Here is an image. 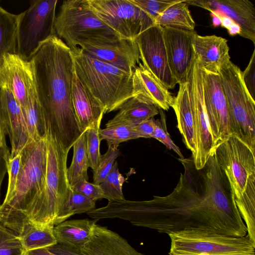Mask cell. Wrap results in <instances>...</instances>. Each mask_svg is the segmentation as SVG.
<instances>
[{
  "label": "cell",
  "mask_w": 255,
  "mask_h": 255,
  "mask_svg": "<svg viewBox=\"0 0 255 255\" xmlns=\"http://www.w3.org/2000/svg\"><path fill=\"white\" fill-rule=\"evenodd\" d=\"M141 255H143V254H141Z\"/></svg>",
  "instance_id": "obj_48"
},
{
  "label": "cell",
  "mask_w": 255,
  "mask_h": 255,
  "mask_svg": "<svg viewBox=\"0 0 255 255\" xmlns=\"http://www.w3.org/2000/svg\"><path fill=\"white\" fill-rule=\"evenodd\" d=\"M154 24L189 31H194L195 27L186 0H180L168 7L156 18Z\"/></svg>",
  "instance_id": "obj_28"
},
{
  "label": "cell",
  "mask_w": 255,
  "mask_h": 255,
  "mask_svg": "<svg viewBox=\"0 0 255 255\" xmlns=\"http://www.w3.org/2000/svg\"><path fill=\"white\" fill-rule=\"evenodd\" d=\"M18 14H12L0 5V66L6 54H16Z\"/></svg>",
  "instance_id": "obj_30"
},
{
  "label": "cell",
  "mask_w": 255,
  "mask_h": 255,
  "mask_svg": "<svg viewBox=\"0 0 255 255\" xmlns=\"http://www.w3.org/2000/svg\"><path fill=\"white\" fill-rule=\"evenodd\" d=\"M80 47L91 57L132 74L140 62L138 46L135 40L121 39L112 42L82 44Z\"/></svg>",
  "instance_id": "obj_18"
},
{
  "label": "cell",
  "mask_w": 255,
  "mask_h": 255,
  "mask_svg": "<svg viewBox=\"0 0 255 255\" xmlns=\"http://www.w3.org/2000/svg\"><path fill=\"white\" fill-rule=\"evenodd\" d=\"M195 124L197 147L192 158L197 170L203 168L215 150L207 118L203 90V71L195 57L188 78Z\"/></svg>",
  "instance_id": "obj_12"
},
{
  "label": "cell",
  "mask_w": 255,
  "mask_h": 255,
  "mask_svg": "<svg viewBox=\"0 0 255 255\" xmlns=\"http://www.w3.org/2000/svg\"><path fill=\"white\" fill-rule=\"evenodd\" d=\"M126 181V178L120 172L118 163L115 161L110 172L99 184L103 191L104 198L109 201L125 200L123 192V185Z\"/></svg>",
  "instance_id": "obj_32"
},
{
  "label": "cell",
  "mask_w": 255,
  "mask_h": 255,
  "mask_svg": "<svg viewBox=\"0 0 255 255\" xmlns=\"http://www.w3.org/2000/svg\"><path fill=\"white\" fill-rule=\"evenodd\" d=\"M202 71L206 111L216 148L231 135L227 102L218 75Z\"/></svg>",
  "instance_id": "obj_14"
},
{
  "label": "cell",
  "mask_w": 255,
  "mask_h": 255,
  "mask_svg": "<svg viewBox=\"0 0 255 255\" xmlns=\"http://www.w3.org/2000/svg\"><path fill=\"white\" fill-rule=\"evenodd\" d=\"M47 249L56 255H85L81 250L58 243Z\"/></svg>",
  "instance_id": "obj_44"
},
{
  "label": "cell",
  "mask_w": 255,
  "mask_h": 255,
  "mask_svg": "<svg viewBox=\"0 0 255 255\" xmlns=\"http://www.w3.org/2000/svg\"><path fill=\"white\" fill-rule=\"evenodd\" d=\"M31 61L37 97L47 127L69 151L83 133L72 102L74 68L71 48L53 35L42 43Z\"/></svg>",
  "instance_id": "obj_2"
},
{
  "label": "cell",
  "mask_w": 255,
  "mask_h": 255,
  "mask_svg": "<svg viewBox=\"0 0 255 255\" xmlns=\"http://www.w3.org/2000/svg\"><path fill=\"white\" fill-rule=\"evenodd\" d=\"M18 236L0 223V255H24Z\"/></svg>",
  "instance_id": "obj_36"
},
{
  "label": "cell",
  "mask_w": 255,
  "mask_h": 255,
  "mask_svg": "<svg viewBox=\"0 0 255 255\" xmlns=\"http://www.w3.org/2000/svg\"><path fill=\"white\" fill-rule=\"evenodd\" d=\"M21 168L10 199L0 206V223L17 235L28 223L25 212L41 193L47 169V141L45 138L30 141L20 152Z\"/></svg>",
  "instance_id": "obj_5"
},
{
  "label": "cell",
  "mask_w": 255,
  "mask_h": 255,
  "mask_svg": "<svg viewBox=\"0 0 255 255\" xmlns=\"http://www.w3.org/2000/svg\"><path fill=\"white\" fill-rule=\"evenodd\" d=\"M179 160L184 171L169 194L146 201H109L99 210L101 218H119L168 235L192 230L235 237L247 235L215 152L199 170L192 157Z\"/></svg>",
  "instance_id": "obj_1"
},
{
  "label": "cell",
  "mask_w": 255,
  "mask_h": 255,
  "mask_svg": "<svg viewBox=\"0 0 255 255\" xmlns=\"http://www.w3.org/2000/svg\"><path fill=\"white\" fill-rule=\"evenodd\" d=\"M81 251L85 255H141L118 234L96 224Z\"/></svg>",
  "instance_id": "obj_22"
},
{
  "label": "cell",
  "mask_w": 255,
  "mask_h": 255,
  "mask_svg": "<svg viewBox=\"0 0 255 255\" xmlns=\"http://www.w3.org/2000/svg\"><path fill=\"white\" fill-rule=\"evenodd\" d=\"M135 40L142 64L167 89H173L178 83L169 66L163 27L153 24L141 32Z\"/></svg>",
  "instance_id": "obj_13"
},
{
  "label": "cell",
  "mask_w": 255,
  "mask_h": 255,
  "mask_svg": "<svg viewBox=\"0 0 255 255\" xmlns=\"http://www.w3.org/2000/svg\"><path fill=\"white\" fill-rule=\"evenodd\" d=\"M119 110V112L108 121L106 127L122 124L134 127L159 114L158 109L155 106L133 97L126 101Z\"/></svg>",
  "instance_id": "obj_26"
},
{
  "label": "cell",
  "mask_w": 255,
  "mask_h": 255,
  "mask_svg": "<svg viewBox=\"0 0 255 255\" xmlns=\"http://www.w3.org/2000/svg\"><path fill=\"white\" fill-rule=\"evenodd\" d=\"M96 221L76 219L64 221L54 226V235L57 243L82 250L89 241Z\"/></svg>",
  "instance_id": "obj_25"
},
{
  "label": "cell",
  "mask_w": 255,
  "mask_h": 255,
  "mask_svg": "<svg viewBox=\"0 0 255 255\" xmlns=\"http://www.w3.org/2000/svg\"><path fill=\"white\" fill-rule=\"evenodd\" d=\"M243 78L249 94L255 100V50H254L249 64L244 71Z\"/></svg>",
  "instance_id": "obj_42"
},
{
  "label": "cell",
  "mask_w": 255,
  "mask_h": 255,
  "mask_svg": "<svg viewBox=\"0 0 255 255\" xmlns=\"http://www.w3.org/2000/svg\"><path fill=\"white\" fill-rule=\"evenodd\" d=\"M196 31L163 27V34L170 70L178 84L186 82L189 76L195 54L192 37Z\"/></svg>",
  "instance_id": "obj_16"
},
{
  "label": "cell",
  "mask_w": 255,
  "mask_h": 255,
  "mask_svg": "<svg viewBox=\"0 0 255 255\" xmlns=\"http://www.w3.org/2000/svg\"><path fill=\"white\" fill-rule=\"evenodd\" d=\"M106 153L101 155L100 163L97 169L93 171V181L99 185L106 177L113 167L116 159L120 155L118 147L108 145Z\"/></svg>",
  "instance_id": "obj_37"
},
{
  "label": "cell",
  "mask_w": 255,
  "mask_h": 255,
  "mask_svg": "<svg viewBox=\"0 0 255 255\" xmlns=\"http://www.w3.org/2000/svg\"><path fill=\"white\" fill-rule=\"evenodd\" d=\"M24 255H56L50 252L47 248H41L26 252Z\"/></svg>",
  "instance_id": "obj_46"
},
{
  "label": "cell",
  "mask_w": 255,
  "mask_h": 255,
  "mask_svg": "<svg viewBox=\"0 0 255 255\" xmlns=\"http://www.w3.org/2000/svg\"><path fill=\"white\" fill-rule=\"evenodd\" d=\"M54 29L70 48L122 39L96 15L88 0L63 1L55 16Z\"/></svg>",
  "instance_id": "obj_7"
},
{
  "label": "cell",
  "mask_w": 255,
  "mask_h": 255,
  "mask_svg": "<svg viewBox=\"0 0 255 255\" xmlns=\"http://www.w3.org/2000/svg\"><path fill=\"white\" fill-rule=\"evenodd\" d=\"M6 133L5 130L0 111V149H6L8 148L6 143Z\"/></svg>",
  "instance_id": "obj_45"
},
{
  "label": "cell",
  "mask_w": 255,
  "mask_h": 255,
  "mask_svg": "<svg viewBox=\"0 0 255 255\" xmlns=\"http://www.w3.org/2000/svg\"><path fill=\"white\" fill-rule=\"evenodd\" d=\"M218 75L227 102L231 133L255 153V100L245 86L242 71L230 60Z\"/></svg>",
  "instance_id": "obj_8"
},
{
  "label": "cell",
  "mask_w": 255,
  "mask_h": 255,
  "mask_svg": "<svg viewBox=\"0 0 255 255\" xmlns=\"http://www.w3.org/2000/svg\"><path fill=\"white\" fill-rule=\"evenodd\" d=\"M0 111L11 145L10 156L20 153L30 142L21 108L7 90L0 89Z\"/></svg>",
  "instance_id": "obj_19"
},
{
  "label": "cell",
  "mask_w": 255,
  "mask_h": 255,
  "mask_svg": "<svg viewBox=\"0 0 255 255\" xmlns=\"http://www.w3.org/2000/svg\"><path fill=\"white\" fill-rule=\"evenodd\" d=\"M158 110L160 118L155 120V127L151 138L158 140L168 149L173 150L179 156V158H184L180 148L174 143L168 132L166 118L163 111L160 109Z\"/></svg>",
  "instance_id": "obj_38"
},
{
  "label": "cell",
  "mask_w": 255,
  "mask_h": 255,
  "mask_svg": "<svg viewBox=\"0 0 255 255\" xmlns=\"http://www.w3.org/2000/svg\"><path fill=\"white\" fill-rule=\"evenodd\" d=\"M57 0L30 1L29 7L18 14L16 54L30 61L43 42L55 35L54 23Z\"/></svg>",
  "instance_id": "obj_10"
},
{
  "label": "cell",
  "mask_w": 255,
  "mask_h": 255,
  "mask_svg": "<svg viewBox=\"0 0 255 255\" xmlns=\"http://www.w3.org/2000/svg\"><path fill=\"white\" fill-rule=\"evenodd\" d=\"M26 108L22 110L29 139L37 140L46 136L47 126L37 99L35 87L29 93Z\"/></svg>",
  "instance_id": "obj_29"
},
{
  "label": "cell",
  "mask_w": 255,
  "mask_h": 255,
  "mask_svg": "<svg viewBox=\"0 0 255 255\" xmlns=\"http://www.w3.org/2000/svg\"><path fill=\"white\" fill-rule=\"evenodd\" d=\"M103 118L100 119L86 131V151L89 167L94 171L98 167L101 158L99 131Z\"/></svg>",
  "instance_id": "obj_34"
},
{
  "label": "cell",
  "mask_w": 255,
  "mask_h": 255,
  "mask_svg": "<svg viewBox=\"0 0 255 255\" xmlns=\"http://www.w3.org/2000/svg\"><path fill=\"white\" fill-rule=\"evenodd\" d=\"M4 150L6 172L8 173V180L7 191L3 203L7 202L12 196L17 183L21 165V153L11 156L9 148Z\"/></svg>",
  "instance_id": "obj_35"
},
{
  "label": "cell",
  "mask_w": 255,
  "mask_h": 255,
  "mask_svg": "<svg viewBox=\"0 0 255 255\" xmlns=\"http://www.w3.org/2000/svg\"><path fill=\"white\" fill-rule=\"evenodd\" d=\"M47 169L44 188L26 209L28 221L40 226H55L71 216L68 211L71 188L67 177L66 150L47 127Z\"/></svg>",
  "instance_id": "obj_3"
},
{
  "label": "cell",
  "mask_w": 255,
  "mask_h": 255,
  "mask_svg": "<svg viewBox=\"0 0 255 255\" xmlns=\"http://www.w3.org/2000/svg\"><path fill=\"white\" fill-rule=\"evenodd\" d=\"M195 57L201 69L218 74L220 68L230 61L228 40L215 35L201 36L195 32L192 37Z\"/></svg>",
  "instance_id": "obj_21"
},
{
  "label": "cell",
  "mask_w": 255,
  "mask_h": 255,
  "mask_svg": "<svg viewBox=\"0 0 255 255\" xmlns=\"http://www.w3.org/2000/svg\"><path fill=\"white\" fill-rule=\"evenodd\" d=\"M72 147V160L70 167L67 169V180L71 187L79 182L88 180L87 170L89 165L85 131L77 139Z\"/></svg>",
  "instance_id": "obj_31"
},
{
  "label": "cell",
  "mask_w": 255,
  "mask_h": 255,
  "mask_svg": "<svg viewBox=\"0 0 255 255\" xmlns=\"http://www.w3.org/2000/svg\"><path fill=\"white\" fill-rule=\"evenodd\" d=\"M72 190L96 201L104 198L103 191L99 185L83 181L71 187Z\"/></svg>",
  "instance_id": "obj_41"
},
{
  "label": "cell",
  "mask_w": 255,
  "mask_h": 255,
  "mask_svg": "<svg viewBox=\"0 0 255 255\" xmlns=\"http://www.w3.org/2000/svg\"><path fill=\"white\" fill-rule=\"evenodd\" d=\"M96 202L71 188L68 204V211L72 216L87 213L95 209Z\"/></svg>",
  "instance_id": "obj_40"
},
{
  "label": "cell",
  "mask_w": 255,
  "mask_h": 255,
  "mask_svg": "<svg viewBox=\"0 0 255 255\" xmlns=\"http://www.w3.org/2000/svg\"><path fill=\"white\" fill-rule=\"evenodd\" d=\"M169 255H255V243L248 235L235 237L203 231L168 235Z\"/></svg>",
  "instance_id": "obj_9"
},
{
  "label": "cell",
  "mask_w": 255,
  "mask_h": 255,
  "mask_svg": "<svg viewBox=\"0 0 255 255\" xmlns=\"http://www.w3.org/2000/svg\"><path fill=\"white\" fill-rule=\"evenodd\" d=\"M132 97L167 111L172 107L174 97L140 62L132 72Z\"/></svg>",
  "instance_id": "obj_20"
},
{
  "label": "cell",
  "mask_w": 255,
  "mask_h": 255,
  "mask_svg": "<svg viewBox=\"0 0 255 255\" xmlns=\"http://www.w3.org/2000/svg\"><path fill=\"white\" fill-rule=\"evenodd\" d=\"M189 5L218 11L231 19L240 28V36L255 44V7L249 0H186Z\"/></svg>",
  "instance_id": "obj_17"
},
{
  "label": "cell",
  "mask_w": 255,
  "mask_h": 255,
  "mask_svg": "<svg viewBox=\"0 0 255 255\" xmlns=\"http://www.w3.org/2000/svg\"><path fill=\"white\" fill-rule=\"evenodd\" d=\"M96 15L122 39L135 40L154 24L139 7L129 0H88Z\"/></svg>",
  "instance_id": "obj_11"
},
{
  "label": "cell",
  "mask_w": 255,
  "mask_h": 255,
  "mask_svg": "<svg viewBox=\"0 0 255 255\" xmlns=\"http://www.w3.org/2000/svg\"><path fill=\"white\" fill-rule=\"evenodd\" d=\"M215 153L247 235L255 243V153L233 134L216 147Z\"/></svg>",
  "instance_id": "obj_4"
},
{
  "label": "cell",
  "mask_w": 255,
  "mask_h": 255,
  "mask_svg": "<svg viewBox=\"0 0 255 255\" xmlns=\"http://www.w3.org/2000/svg\"><path fill=\"white\" fill-rule=\"evenodd\" d=\"M155 127V120L150 118L143 121L133 127V130L139 138H151Z\"/></svg>",
  "instance_id": "obj_43"
},
{
  "label": "cell",
  "mask_w": 255,
  "mask_h": 255,
  "mask_svg": "<svg viewBox=\"0 0 255 255\" xmlns=\"http://www.w3.org/2000/svg\"><path fill=\"white\" fill-rule=\"evenodd\" d=\"M180 0H129L143 11L153 21L168 7Z\"/></svg>",
  "instance_id": "obj_39"
},
{
  "label": "cell",
  "mask_w": 255,
  "mask_h": 255,
  "mask_svg": "<svg viewBox=\"0 0 255 255\" xmlns=\"http://www.w3.org/2000/svg\"><path fill=\"white\" fill-rule=\"evenodd\" d=\"M35 87L32 61L17 54H6L0 66V89L8 90L22 110L28 101L29 92Z\"/></svg>",
  "instance_id": "obj_15"
},
{
  "label": "cell",
  "mask_w": 255,
  "mask_h": 255,
  "mask_svg": "<svg viewBox=\"0 0 255 255\" xmlns=\"http://www.w3.org/2000/svg\"><path fill=\"white\" fill-rule=\"evenodd\" d=\"M99 134L101 141L105 140L108 145L116 147L123 142L139 138L133 130V127L127 125L106 127L99 129Z\"/></svg>",
  "instance_id": "obj_33"
},
{
  "label": "cell",
  "mask_w": 255,
  "mask_h": 255,
  "mask_svg": "<svg viewBox=\"0 0 255 255\" xmlns=\"http://www.w3.org/2000/svg\"><path fill=\"white\" fill-rule=\"evenodd\" d=\"M71 51L75 73L105 107L106 113L119 110L132 97V73L94 58L80 47L71 48Z\"/></svg>",
  "instance_id": "obj_6"
},
{
  "label": "cell",
  "mask_w": 255,
  "mask_h": 255,
  "mask_svg": "<svg viewBox=\"0 0 255 255\" xmlns=\"http://www.w3.org/2000/svg\"><path fill=\"white\" fill-rule=\"evenodd\" d=\"M72 102L82 133L106 114V109L83 85L75 71L72 82Z\"/></svg>",
  "instance_id": "obj_23"
},
{
  "label": "cell",
  "mask_w": 255,
  "mask_h": 255,
  "mask_svg": "<svg viewBox=\"0 0 255 255\" xmlns=\"http://www.w3.org/2000/svg\"><path fill=\"white\" fill-rule=\"evenodd\" d=\"M172 108L176 116L178 128L186 146L191 151L193 158L196 153L197 143L188 80L179 84V89L176 97H174Z\"/></svg>",
  "instance_id": "obj_24"
},
{
  "label": "cell",
  "mask_w": 255,
  "mask_h": 255,
  "mask_svg": "<svg viewBox=\"0 0 255 255\" xmlns=\"http://www.w3.org/2000/svg\"><path fill=\"white\" fill-rule=\"evenodd\" d=\"M6 173V170L5 167L2 164H0V198L1 185ZM0 205L1 204H0Z\"/></svg>",
  "instance_id": "obj_47"
},
{
  "label": "cell",
  "mask_w": 255,
  "mask_h": 255,
  "mask_svg": "<svg viewBox=\"0 0 255 255\" xmlns=\"http://www.w3.org/2000/svg\"><path fill=\"white\" fill-rule=\"evenodd\" d=\"M54 227L37 225L30 222L26 224L21 233L17 235L25 254L36 249L47 248L57 244L54 235Z\"/></svg>",
  "instance_id": "obj_27"
}]
</instances>
